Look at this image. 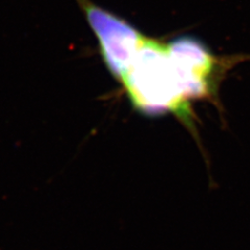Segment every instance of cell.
Returning a JSON list of instances; mask_svg holds the SVG:
<instances>
[{"mask_svg": "<svg viewBox=\"0 0 250 250\" xmlns=\"http://www.w3.org/2000/svg\"><path fill=\"white\" fill-rule=\"evenodd\" d=\"M119 83L140 113L151 117L173 113L191 125V101L186 95L167 43L146 37Z\"/></svg>", "mask_w": 250, "mask_h": 250, "instance_id": "obj_1", "label": "cell"}, {"mask_svg": "<svg viewBox=\"0 0 250 250\" xmlns=\"http://www.w3.org/2000/svg\"><path fill=\"white\" fill-rule=\"evenodd\" d=\"M95 35L106 68L120 82L146 37L127 21L93 3L76 0Z\"/></svg>", "mask_w": 250, "mask_h": 250, "instance_id": "obj_2", "label": "cell"}, {"mask_svg": "<svg viewBox=\"0 0 250 250\" xmlns=\"http://www.w3.org/2000/svg\"><path fill=\"white\" fill-rule=\"evenodd\" d=\"M187 97L201 99L209 96L217 73V60L208 47L193 37H179L167 43Z\"/></svg>", "mask_w": 250, "mask_h": 250, "instance_id": "obj_3", "label": "cell"}]
</instances>
